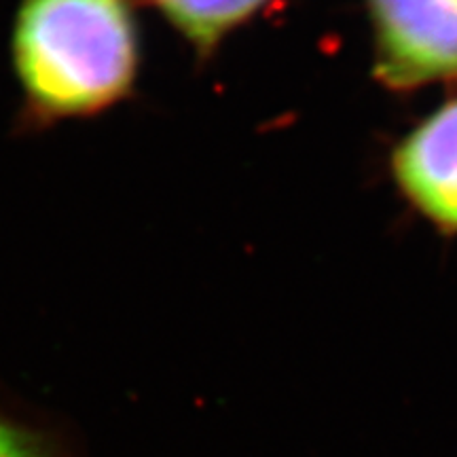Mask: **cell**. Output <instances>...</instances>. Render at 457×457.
Segmentation results:
<instances>
[{
    "label": "cell",
    "instance_id": "6da1fadb",
    "mask_svg": "<svg viewBox=\"0 0 457 457\" xmlns=\"http://www.w3.org/2000/svg\"><path fill=\"white\" fill-rule=\"evenodd\" d=\"M13 60L41 117H87L117 104L138 74V26L129 0H21Z\"/></svg>",
    "mask_w": 457,
    "mask_h": 457
},
{
    "label": "cell",
    "instance_id": "7a4b0ae2",
    "mask_svg": "<svg viewBox=\"0 0 457 457\" xmlns=\"http://www.w3.org/2000/svg\"><path fill=\"white\" fill-rule=\"evenodd\" d=\"M375 77L390 89L457 79V0H369Z\"/></svg>",
    "mask_w": 457,
    "mask_h": 457
},
{
    "label": "cell",
    "instance_id": "3957f363",
    "mask_svg": "<svg viewBox=\"0 0 457 457\" xmlns=\"http://www.w3.org/2000/svg\"><path fill=\"white\" fill-rule=\"evenodd\" d=\"M392 171L404 197L434 225L457 231V100L396 146Z\"/></svg>",
    "mask_w": 457,
    "mask_h": 457
},
{
    "label": "cell",
    "instance_id": "277c9868",
    "mask_svg": "<svg viewBox=\"0 0 457 457\" xmlns=\"http://www.w3.org/2000/svg\"><path fill=\"white\" fill-rule=\"evenodd\" d=\"M197 54L208 55L228 32L242 26L270 0H153Z\"/></svg>",
    "mask_w": 457,
    "mask_h": 457
},
{
    "label": "cell",
    "instance_id": "5b68a950",
    "mask_svg": "<svg viewBox=\"0 0 457 457\" xmlns=\"http://www.w3.org/2000/svg\"><path fill=\"white\" fill-rule=\"evenodd\" d=\"M0 457H81L62 426L0 398Z\"/></svg>",
    "mask_w": 457,
    "mask_h": 457
}]
</instances>
